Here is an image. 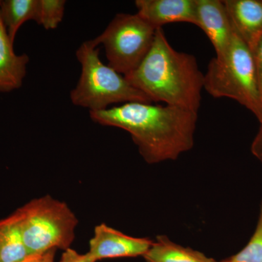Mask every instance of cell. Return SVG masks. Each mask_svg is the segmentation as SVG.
Instances as JSON below:
<instances>
[{
    "mask_svg": "<svg viewBox=\"0 0 262 262\" xmlns=\"http://www.w3.org/2000/svg\"><path fill=\"white\" fill-rule=\"evenodd\" d=\"M90 115L97 123L128 132L149 164L177 160L194 146L198 113L192 110L136 101Z\"/></svg>",
    "mask_w": 262,
    "mask_h": 262,
    "instance_id": "cell-1",
    "label": "cell"
},
{
    "mask_svg": "<svg viewBox=\"0 0 262 262\" xmlns=\"http://www.w3.org/2000/svg\"><path fill=\"white\" fill-rule=\"evenodd\" d=\"M125 77L152 102L196 113L201 107L204 75L195 57L170 46L163 28L157 29L152 46L140 65Z\"/></svg>",
    "mask_w": 262,
    "mask_h": 262,
    "instance_id": "cell-2",
    "label": "cell"
},
{
    "mask_svg": "<svg viewBox=\"0 0 262 262\" xmlns=\"http://www.w3.org/2000/svg\"><path fill=\"white\" fill-rule=\"evenodd\" d=\"M76 56L82 69L78 83L70 93L71 101L76 106L97 112L106 110L113 103H153L125 76L103 63L94 39L82 43Z\"/></svg>",
    "mask_w": 262,
    "mask_h": 262,
    "instance_id": "cell-3",
    "label": "cell"
},
{
    "mask_svg": "<svg viewBox=\"0 0 262 262\" xmlns=\"http://www.w3.org/2000/svg\"><path fill=\"white\" fill-rule=\"evenodd\" d=\"M203 89L213 97L235 100L262 123L261 91L252 53L235 31L228 51L208 63Z\"/></svg>",
    "mask_w": 262,
    "mask_h": 262,
    "instance_id": "cell-4",
    "label": "cell"
},
{
    "mask_svg": "<svg viewBox=\"0 0 262 262\" xmlns=\"http://www.w3.org/2000/svg\"><path fill=\"white\" fill-rule=\"evenodd\" d=\"M14 217L30 255L70 248L77 219L63 202L46 195L18 208Z\"/></svg>",
    "mask_w": 262,
    "mask_h": 262,
    "instance_id": "cell-5",
    "label": "cell"
},
{
    "mask_svg": "<svg viewBox=\"0 0 262 262\" xmlns=\"http://www.w3.org/2000/svg\"><path fill=\"white\" fill-rule=\"evenodd\" d=\"M157 29L139 15L119 13L94 40L102 44L108 65L125 76L136 70L154 42Z\"/></svg>",
    "mask_w": 262,
    "mask_h": 262,
    "instance_id": "cell-6",
    "label": "cell"
},
{
    "mask_svg": "<svg viewBox=\"0 0 262 262\" xmlns=\"http://www.w3.org/2000/svg\"><path fill=\"white\" fill-rule=\"evenodd\" d=\"M153 242L148 238L131 237L101 224L95 227L89 253L96 261L104 258L143 256Z\"/></svg>",
    "mask_w": 262,
    "mask_h": 262,
    "instance_id": "cell-7",
    "label": "cell"
},
{
    "mask_svg": "<svg viewBox=\"0 0 262 262\" xmlns=\"http://www.w3.org/2000/svg\"><path fill=\"white\" fill-rule=\"evenodd\" d=\"M196 26L206 34L220 58L228 51L234 30L226 9L221 0H195Z\"/></svg>",
    "mask_w": 262,
    "mask_h": 262,
    "instance_id": "cell-8",
    "label": "cell"
},
{
    "mask_svg": "<svg viewBox=\"0 0 262 262\" xmlns=\"http://www.w3.org/2000/svg\"><path fill=\"white\" fill-rule=\"evenodd\" d=\"M137 14L158 29L171 23L196 25L195 0H136Z\"/></svg>",
    "mask_w": 262,
    "mask_h": 262,
    "instance_id": "cell-9",
    "label": "cell"
},
{
    "mask_svg": "<svg viewBox=\"0 0 262 262\" xmlns=\"http://www.w3.org/2000/svg\"><path fill=\"white\" fill-rule=\"evenodd\" d=\"M232 27L251 51L262 36L261 0H225Z\"/></svg>",
    "mask_w": 262,
    "mask_h": 262,
    "instance_id": "cell-10",
    "label": "cell"
},
{
    "mask_svg": "<svg viewBox=\"0 0 262 262\" xmlns=\"http://www.w3.org/2000/svg\"><path fill=\"white\" fill-rule=\"evenodd\" d=\"M29 58L15 54L0 15V93L10 92L21 87L27 74Z\"/></svg>",
    "mask_w": 262,
    "mask_h": 262,
    "instance_id": "cell-11",
    "label": "cell"
},
{
    "mask_svg": "<svg viewBox=\"0 0 262 262\" xmlns=\"http://www.w3.org/2000/svg\"><path fill=\"white\" fill-rule=\"evenodd\" d=\"M143 257L146 262H220L200 251L175 244L164 235L157 237Z\"/></svg>",
    "mask_w": 262,
    "mask_h": 262,
    "instance_id": "cell-12",
    "label": "cell"
},
{
    "mask_svg": "<svg viewBox=\"0 0 262 262\" xmlns=\"http://www.w3.org/2000/svg\"><path fill=\"white\" fill-rule=\"evenodd\" d=\"M39 0H5L0 1V15L10 40L14 43L22 24L37 20Z\"/></svg>",
    "mask_w": 262,
    "mask_h": 262,
    "instance_id": "cell-13",
    "label": "cell"
},
{
    "mask_svg": "<svg viewBox=\"0 0 262 262\" xmlns=\"http://www.w3.org/2000/svg\"><path fill=\"white\" fill-rule=\"evenodd\" d=\"M30 256L13 215L0 220V262H15Z\"/></svg>",
    "mask_w": 262,
    "mask_h": 262,
    "instance_id": "cell-14",
    "label": "cell"
},
{
    "mask_svg": "<svg viewBox=\"0 0 262 262\" xmlns=\"http://www.w3.org/2000/svg\"><path fill=\"white\" fill-rule=\"evenodd\" d=\"M64 0H39L36 22L47 30L57 28L64 15Z\"/></svg>",
    "mask_w": 262,
    "mask_h": 262,
    "instance_id": "cell-15",
    "label": "cell"
},
{
    "mask_svg": "<svg viewBox=\"0 0 262 262\" xmlns=\"http://www.w3.org/2000/svg\"><path fill=\"white\" fill-rule=\"evenodd\" d=\"M222 262H262V202L256 229L239 252Z\"/></svg>",
    "mask_w": 262,
    "mask_h": 262,
    "instance_id": "cell-16",
    "label": "cell"
},
{
    "mask_svg": "<svg viewBox=\"0 0 262 262\" xmlns=\"http://www.w3.org/2000/svg\"><path fill=\"white\" fill-rule=\"evenodd\" d=\"M59 262H96V261L89 252L84 254H80L70 248L65 250Z\"/></svg>",
    "mask_w": 262,
    "mask_h": 262,
    "instance_id": "cell-17",
    "label": "cell"
},
{
    "mask_svg": "<svg viewBox=\"0 0 262 262\" xmlns=\"http://www.w3.org/2000/svg\"><path fill=\"white\" fill-rule=\"evenodd\" d=\"M251 53H252L258 84H259L260 91H261L262 88V36L258 39L256 46L253 48Z\"/></svg>",
    "mask_w": 262,
    "mask_h": 262,
    "instance_id": "cell-18",
    "label": "cell"
},
{
    "mask_svg": "<svg viewBox=\"0 0 262 262\" xmlns=\"http://www.w3.org/2000/svg\"><path fill=\"white\" fill-rule=\"evenodd\" d=\"M253 155L262 163V123L251 145Z\"/></svg>",
    "mask_w": 262,
    "mask_h": 262,
    "instance_id": "cell-19",
    "label": "cell"
},
{
    "mask_svg": "<svg viewBox=\"0 0 262 262\" xmlns=\"http://www.w3.org/2000/svg\"><path fill=\"white\" fill-rule=\"evenodd\" d=\"M56 250H51L48 252L38 254L32 262H54Z\"/></svg>",
    "mask_w": 262,
    "mask_h": 262,
    "instance_id": "cell-20",
    "label": "cell"
},
{
    "mask_svg": "<svg viewBox=\"0 0 262 262\" xmlns=\"http://www.w3.org/2000/svg\"><path fill=\"white\" fill-rule=\"evenodd\" d=\"M38 254H33L29 256L28 257L25 258V259L22 260V261H15V262H32L33 260L35 258L36 256H37Z\"/></svg>",
    "mask_w": 262,
    "mask_h": 262,
    "instance_id": "cell-21",
    "label": "cell"
},
{
    "mask_svg": "<svg viewBox=\"0 0 262 262\" xmlns=\"http://www.w3.org/2000/svg\"><path fill=\"white\" fill-rule=\"evenodd\" d=\"M261 100H262V88H261Z\"/></svg>",
    "mask_w": 262,
    "mask_h": 262,
    "instance_id": "cell-22",
    "label": "cell"
},
{
    "mask_svg": "<svg viewBox=\"0 0 262 262\" xmlns=\"http://www.w3.org/2000/svg\"><path fill=\"white\" fill-rule=\"evenodd\" d=\"M220 262H222V261H220Z\"/></svg>",
    "mask_w": 262,
    "mask_h": 262,
    "instance_id": "cell-23",
    "label": "cell"
}]
</instances>
